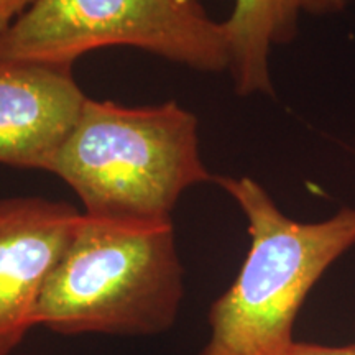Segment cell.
<instances>
[{
  "label": "cell",
  "mask_w": 355,
  "mask_h": 355,
  "mask_svg": "<svg viewBox=\"0 0 355 355\" xmlns=\"http://www.w3.org/2000/svg\"><path fill=\"white\" fill-rule=\"evenodd\" d=\"M170 219L91 216L44 283L35 327L64 336H150L175 324L184 295Z\"/></svg>",
  "instance_id": "1"
},
{
  "label": "cell",
  "mask_w": 355,
  "mask_h": 355,
  "mask_svg": "<svg viewBox=\"0 0 355 355\" xmlns=\"http://www.w3.org/2000/svg\"><path fill=\"white\" fill-rule=\"evenodd\" d=\"M214 181L247 217L252 243L235 282L211 306V337L201 355H285L306 296L355 245V209L300 222L252 178Z\"/></svg>",
  "instance_id": "2"
},
{
  "label": "cell",
  "mask_w": 355,
  "mask_h": 355,
  "mask_svg": "<svg viewBox=\"0 0 355 355\" xmlns=\"http://www.w3.org/2000/svg\"><path fill=\"white\" fill-rule=\"evenodd\" d=\"M50 173L74 189L86 214L130 219H170L186 189L214 180L189 110L89 97Z\"/></svg>",
  "instance_id": "3"
},
{
  "label": "cell",
  "mask_w": 355,
  "mask_h": 355,
  "mask_svg": "<svg viewBox=\"0 0 355 355\" xmlns=\"http://www.w3.org/2000/svg\"><path fill=\"white\" fill-rule=\"evenodd\" d=\"M132 46L198 71L230 64L225 21L198 0H35L3 33L0 60L73 66L84 53Z\"/></svg>",
  "instance_id": "4"
},
{
  "label": "cell",
  "mask_w": 355,
  "mask_h": 355,
  "mask_svg": "<svg viewBox=\"0 0 355 355\" xmlns=\"http://www.w3.org/2000/svg\"><path fill=\"white\" fill-rule=\"evenodd\" d=\"M83 212L43 198L0 199V355L35 327L44 283L76 232Z\"/></svg>",
  "instance_id": "5"
},
{
  "label": "cell",
  "mask_w": 355,
  "mask_h": 355,
  "mask_svg": "<svg viewBox=\"0 0 355 355\" xmlns=\"http://www.w3.org/2000/svg\"><path fill=\"white\" fill-rule=\"evenodd\" d=\"M86 99L73 66L0 60V163L50 171Z\"/></svg>",
  "instance_id": "6"
},
{
  "label": "cell",
  "mask_w": 355,
  "mask_h": 355,
  "mask_svg": "<svg viewBox=\"0 0 355 355\" xmlns=\"http://www.w3.org/2000/svg\"><path fill=\"white\" fill-rule=\"evenodd\" d=\"M345 0H235L225 21L230 44V71L242 94L270 92L266 56L272 43L290 38L301 12L340 10Z\"/></svg>",
  "instance_id": "7"
},
{
  "label": "cell",
  "mask_w": 355,
  "mask_h": 355,
  "mask_svg": "<svg viewBox=\"0 0 355 355\" xmlns=\"http://www.w3.org/2000/svg\"><path fill=\"white\" fill-rule=\"evenodd\" d=\"M285 355H355V344L344 345V347H331V345L295 340Z\"/></svg>",
  "instance_id": "8"
},
{
  "label": "cell",
  "mask_w": 355,
  "mask_h": 355,
  "mask_svg": "<svg viewBox=\"0 0 355 355\" xmlns=\"http://www.w3.org/2000/svg\"><path fill=\"white\" fill-rule=\"evenodd\" d=\"M35 0H0V33H3Z\"/></svg>",
  "instance_id": "9"
}]
</instances>
